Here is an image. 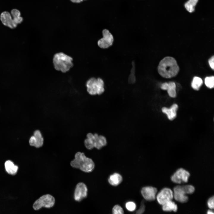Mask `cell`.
I'll return each mask as SVG.
<instances>
[{
    "label": "cell",
    "instance_id": "1f68e13d",
    "mask_svg": "<svg viewBox=\"0 0 214 214\" xmlns=\"http://www.w3.org/2000/svg\"><path fill=\"white\" fill-rule=\"evenodd\" d=\"M207 214H213L214 213L211 210H209L207 212Z\"/></svg>",
    "mask_w": 214,
    "mask_h": 214
},
{
    "label": "cell",
    "instance_id": "6da1fadb",
    "mask_svg": "<svg viewBox=\"0 0 214 214\" xmlns=\"http://www.w3.org/2000/svg\"><path fill=\"white\" fill-rule=\"evenodd\" d=\"M179 69L175 59L171 56L164 58L160 61L158 67L159 74L166 78H170L176 76Z\"/></svg>",
    "mask_w": 214,
    "mask_h": 214
},
{
    "label": "cell",
    "instance_id": "8992f818",
    "mask_svg": "<svg viewBox=\"0 0 214 214\" xmlns=\"http://www.w3.org/2000/svg\"><path fill=\"white\" fill-rule=\"evenodd\" d=\"M55 202L54 196L50 194H46L40 196L34 202L33 208L35 210H39L43 207L50 208L54 206Z\"/></svg>",
    "mask_w": 214,
    "mask_h": 214
},
{
    "label": "cell",
    "instance_id": "277c9868",
    "mask_svg": "<svg viewBox=\"0 0 214 214\" xmlns=\"http://www.w3.org/2000/svg\"><path fill=\"white\" fill-rule=\"evenodd\" d=\"M83 143L85 148L88 150H92L94 148L99 150L107 145V140L103 135L89 132L86 134Z\"/></svg>",
    "mask_w": 214,
    "mask_h": 214
},
{
    "label": "cell",
    "instance_id": "7a4b0ae2",
    "mask_svg": "<svg viewBox=\"0 0 214 214\" xmlns=\"http://www.w3.org/2000/svg\"><path fill=\"white\" fill-rule=\"evenodd\" d=\"M73 168L78 169L86 173L92 172L95 167V164L92 160L87 157L84 153L79 151L75 153L74 158L70 162Z\"/></svg>",
    "mask_w": 214,
    "mask_h": 214
},
{
    "label": "cell",
    "instance_id": "5b68a950",
    "mask_svg": "<svg viewBox=\"0 0 214 214\" xmlns=\"http://www.w3.org/2000/svg\"><path fill=\"white\" fill-rule=\"evenodd\" d=\"M85 86L87 92L90 95H100L105 91L104 81L100 77L90 78L86 81Z\"/></svg>",
    "mask_w": 214,
    "mask_h": 214
},
{
    "label": "cell",
    "instance_id": "7402d4cb",
    "mask_svg": "<svg viewBox=\"0 0 214 214\" xmlns=\"http://www.w3.org/2000/svg\"><path fill=\"white\" fill-rule=\"evenodd\" d=\"M198 1V0H189L184 4L186 10L190 13L193 12L195 10V7Z\"/></svg>",
    "mask_w": 214,
    "mask_h": 214
},
{
    "label": "cell",
    "instance_id": "d4e9b609",
    "mask_svg": "<svg viewBox=\"0 0 214 214\" xmlns=\"http://www.w3.org/2000/svg\"><path fill=\"white\" fill-rule=\"evenodd\" d=\"M126 209L129 211L133 212L134 211L136 208V205L133 202L129 201L126 203L125 205Z\"/></svg>",
    "mask_w": 214,
    "mask_h": 214
},
{
    "label": "cell",
    "instance_id": "ac0fdd59",
    "mask_svg": "<svg viewBox=\"0 0 214 214\" xmlns=\"http://www.w3.org/2000/svg\"><path fill=\"white\" fill-rule=\"evenodd\" d=\"M162 209L165 211H177V207L174 202L170 200L167 201L162 205Z\"/></svg>",
    "mask_w": 214,
    "mask_h": 214
},
{
    "label": "cell",
    "instance_id": "4316f807",
    "mask_svg": "<svg viewBox=\"0 0 214 214\" xmlns=\"http://www.w3.org/2000/svg\"><path fill=\"white\" fill-rule=\"evenodd\" d=\"M145 210V206L144 203V202L142 201L141 203L140 207L139 210L136 211V213L138 214H141L143 213Z\"/></svg>",
    "mask_w": 214,
    "mask_h": 214
},
{
    "label": "cell",
    "instance_id": "e0dca14e",
    "mask_svg": "<svg viewBox=\"0 0 214 214\" xmlns=\"http://www.w3.org/2000/svg\"><path fill=\"white\" fill-rule=\"evenodd\" d=\"M4 166L5 170L8 174L12 175L16 174L18 167L15 165L12 161L10 160L6 161L5 163Z\"/></svg>",
    "mask_w": 214,
    "mask_h": 214
},
{
    "label": "cell",
    "instance_id": "603a6c76",
    "mask_svg": "<svg viewBox=\"0 0 214 214\" xmlns=\"http://www.w3.org/2000/svg\"><path fill=\"white\" fill-rule=\"evenodd\" d=\"M173 197L177 201L182 203L187 202L188 200V197L187 195L175 193H173Z\"/></svg>",
    "mask_w": 214,
    "mask_h": 214
},
{
    "label": "cell",
    "instance_id": "8fae6325",
    "mask_svg": "<svg viewBox=\"0 0 214 214\" xmlns=\"http://www.w3.org/2000/svg\"><path fill=\"white\" fill-rule=\"evenodd\" d=\"M173 198V191L171 189L168 188L163 189L156 196L158 202L161 205L169 201L172 200Z\"/></svg>",
    "mask_w": 214,
    "mask_h": 214
},
{
    "label": "cell",
    "instance_id": "44dd1931",
    "mask_svg": "<svg viewBox=\"0 0 214 214\" xmlns=\"http://www.w3.org/2000/svg\"><path fill=\"white\" fill-rule=\"evenodd\" d=\"M202 84L203 81L201 78L195 76L193 78L191 83V86L194 90H199Z\"/></svg>",
    "mask_w": 214,
    "mask_h": 214
},
{
    "label": "cell",
    "instance_id": "ffe728a7",
    "mask_svg": "<svg viewBox=\"0 0 214 214\" xmlns=\"http://www.w3.org/2000/svg\"><path fill=\"white\" fill-rule=\"evenodd\" d=\"M11 13L13 17V20L15 24L17 25L20 23L22 21L23 19L20 16V11L17 9H13L11 11Z\"/></svg>",
    "mask_w": 214,
    "mask_h": 214
},
{
    "label": "cell",
    "instance_id": "f546056e",
    "mask_svg": "<svg viewBox=\"0 0 214 214\" xmlns=\"http://www.w3.org/2000/svg\"><path fill=\"white\" fill-rule=\"evenodd\" d=\"M168 86V83L165 82L163 83L160 86L161 89L163 90H167Z\"/></svg>",
    "mask_w": 214,
    "mask_h": 214
},
{
    "label": "cell",
    "instance_id": "30bf717a",
    "mask_svg": "<svg viewBox=\"0 0 214 214\" xmlns=\"http://www.w3.org/2000/svg\"><path fill=\"white\" fill-rule=\"evenodd\" d=\"M44 141L42 133L40 130H37L34 131L33 135L30 138L29 143L30 146L39 148L43 146Z\"/></svg>",
    "mask_w": 214,
    "mask_h": 214
},
{
    "label": "cell",
    "instance_id": "4dcf8cb0",
    "mask_svg": "<svg viewBox=\"0 0 214 214\" xmlns=\"http://www.w3.org/2000/svg\"><path fill=\"white\" fill-rule=\"evenodd\" d=\"M71 2L74 3H79L86 0H70Z\"/></svg>",
    "mask_w": 214,
    "mask_h": 214
},
{
    "label": "cell",
    "instance_id": "9a60e30c",
    "mask_svg": "<svg viewBox=\"0 0 214 214\" xmlns=\"http://www.w3.org/2000/svg\"><path fill=\"white\" fill-rule=\"evenodd\" d=\"M195 191L194 187L191 185H178L174 188V193L184 195L193 193Z\"/></svg>",
    "mask_w": 214,
    "mask_h": 214
},
{
    "label": "cell",
    "instance_id": "d6986e66",
    "mask_svg": "<svg viewBox=\"0 0 214 214\" xmlns=\"http://www.w3.org/2000/svg\"><path fill=\"white\" fill-rule=\"evenodd\" d=\"M176 85L174 82L170 81L168 83L167 90L169 96L171 97L174 98L176 96Z\"/></svg>",
    "mask_w": 214,
    "mask_h": 214
},
{
    "label": "cell",
    "instance_id": "83f0119b",
    "mask_svg": "<svg viewBox=\"0 0 214 214\" xmlns=\"http://www.w3.org/2000/svg\"><path fill=\"white\" fill-rule=\"evenodd\" d=\"M214 196L210 197L207 201V205L208 207L211 209H214Z\"/></svg>",
    "mask_w": 214,
    "mask_h": 214
},
{
    "label": "cell",
    "instance_id": "f1b7e54d",
    "mask_svg": "<svg viewBox=\"0 0 214 214\" xmlns=\"http://www.w3.org/2000/svg\"><path fill=\"white\" fill-rule=\"evenodd\" d=\"M214 56H212L208 60V63L211 68L213 70H214Z\"/></svg>",
    "mask_w": 214,
    "mask_h": 214
},
{
    "label": "cell",
    "instance_id": "52a82bcc",
    "mask_svg": "<svg viewBox=\"0 0 214 214\" xmlns=\"http://www.w3.org/2000/svg\"><path fill=\"white\" fill-rule=\"evenodd\" d=\"M103 37L97 41L98 46L102 49L107 48L111 46L113 43V36L108 30L104 29L102 31Z\"/></svg>",
    "mask_w": 214,
    "mask_h": 214
},
{
    "label": "cell",
    "instance_id": "2e32d148",
    "mask_svg": "<svg viewBox=\"0 0 214 214\" xmlns=\"http://www.w3.org/2000/svg\"><path fill=\"white\" fill-rule=\"evenodd\" d=\"M122 181V177L120 174L117 173H115L110 175L108 179L109 183L113 186L119 185Z\"/></svg>",
    "mask_w": 214,
    "mask_h": 214
},
{
    "label": "cell",
    "instance_id": "cb8c5ba5",
    "mask_svg": "<svg viewBox=\"0 0 214 214\" xmlns=\"http://www.w3.org/2000/svg\"><path fill=\"white\" fill-rule=\"evenodd\" d=\"M205 84L208 88L212 89L214 87V77L213 76L207 77L205 78Z\"/></svg>",
    "mask_w": 214,
    "mask_h": 214
},
{
    "label": "cell",
    "instance_id": "ba28073f",
    "mask_svg": "<svg viewBox=\"0 0 214 214\" xmlns=\"http://www.w3.org/2000/svg\"><path fill=\"white\" fill-rule=\"evenodd\" d=\"M88 188L86 185L83 182L78 183L74 193V199L77 202H80L87 196Z\"/></svg>",
    "mask_w": 214,
    "mask_h": 214
},
{
    "label": "cell",
    "instance_id": "4fadbf2b",
    "mask_svg": "<svg viewBox=\"0 0 214 214\" xmlns=\"http://www.w3.org/2000/svg\"><path fill=\"white\" fill-rule=\"evenodd\" d=\"M178 108L177 104H173L170 108L163 107L161 109L162 112L167 115L169 119L172 120L177 117V111Z\"/></svg>",
    "mask_w": 214,
    "mask_h": 214
},
{
    "label": "cell",
    "instance_id": "484cf974",
    "mask_svg": "<svg viewBox=\"0 0 214 214\" xmlns=\"http://www.w3.org/2000/svg\"><path fill=\"white\" fill-rule=\"evenodd\" d=\"M112 212L114 214H122L124 213L123 208L119 205L114 206L112 209Z\"/></svg>",
    "mask_w": 214,
    "mask_h": 214
},
{
    "label": "cell",
    "instance_id": "5bb4252c",
    "mask_svg": "<svg viewBox=\"0 0 214 214\" xmlns=\"http://www.w3.org/2000/svg\"><path fill=\"white\" fill-rule=\"evenodd\" d=\"M0 19L4 25L11 28H14L17 26L14 23L11 15L7 12H2L0 15Z\"/></svg>",
    "mask_w": 214,
    "mask_h": 214
},
{
    "label": "cell",
    "instance_id": "7c38bea8",
    "mask_svg": "<svg viewBox=\"0 0 214 214\" xmlns=\"http://www.w3.org/2000/svg\"><path fill=\"white\" fill-rule=\"evenodd\" d=\"M157 190L152 186H145L141 190V193L144 199L148 201L154 200L156 198Z\"/></svg>",
    "mask_w": 214,
    "mask_h": 214
},
{
    "label": "cell",
    "instance_id": "9c48e42d",
    "mask_svg": "<svg viewBox=\"0 0 214 214\" xmlns=\"http://www.w3.org/2000/svg\"><path fill=\"white\" fill-rule=\"evenodd\" d=\"M190 176V173L188 171L183 169L180 168L172 175L171 179L173 182L180 184L187 182Z\"/></svg>",
    "mask_w": 214,
    "mask_h": 214
},
{
    "label": "cell",
    "instance_id": "3957f363",
    "mask_svg": "<svg viewBox=\"0 0 214 214\" xmlns=\"http://www.w3.org/2000/svg\"><path fill=\"white\" fill-rule=\"evenodd\" d=\"M73 60L71 56L63 52H59L54 55L52 62L55 70L65 73L73 67Z\"/></svg>",
    "mask_w": 214,
    "mask_h": 214
}]
</instances>
